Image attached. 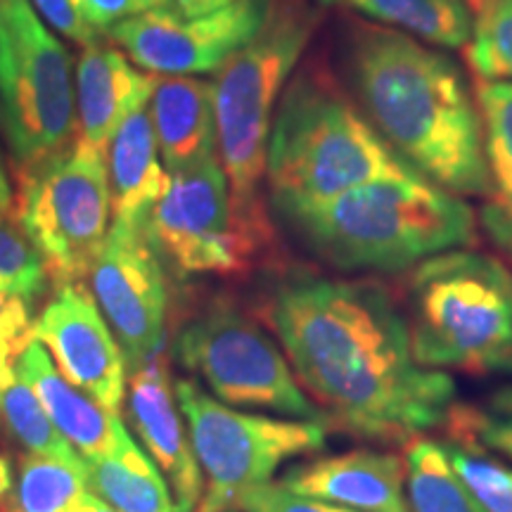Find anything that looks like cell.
Instances as JSON below:
<instances>
[{
  "mask_svg": "<svg viewBox=\"0 0 512 512\" xmlns=\"http://www.w3.org/2000/svg\"><path fill=\"white\" fill-rule=\"evenodd\" d=\"M15 370L34 389L57 432L81 453V458H98L119 444L126 430L117 415L107 413L98 401L81 392L53 366L48 349L31 337L15 358Z\"/></svg>",
  "mask_w": 512,
  "mask_h": 512,
  "instance_id": "ac0fdd59",
  "label": "cell"
},
{
  "mask_svg": "<svg viewBox=\"0 0 512 512\" xmlns=\"http://www.w3.org/2000/svg\"><path fill=\"white\" fill-rule=\"evenodd\" d=\"M0 117L24 169L72 140V60L29 0H0Z\"/></svg>",
  "mask_w": 512,
  "mask_h": 512,
  "instance_id": "ba28073f",
  "label": "cell"
},
{
  "mask_svg": "<svg viewBox=\"0 0 512 512\" xmlns=\"http://www.w3.org/2000/svg\"><path fill=\"white\" fill-rule=\"evenodd\" d=\"M150 121L157 150L169 171L216 155L214 86L192 76L155 74Z\"/></svg>",
  "mask_w": 512,
  "mask_h": 512,
  "instance_id": "d6986e66",
  "label": "cell"
},
{
  "mask_svg": "<svg viewBox=\"0 0 512 512\" xmlns=\"http://www.w3.org/2000/svg\"><path fill=\"white\" fill-rule=\"evenodd\" d=\"M107 152L74 140L29 166L19 197L24 230L46 259L57 285L81 283L110 233Z\"/></svg>",
  "mask_w": 512,
  "mask_h": 512,
  "instance_id": "9c48e42d",
  "label": "cell"
},
{
  "mask_svg": "<svg viewBox=\"0 0 512 512\" xmlns=\"http://www.w3.org/2000/svg\"><path fill=\"white\" fill-rule=\"evenodd\" d=\"M361 12L384 27L441 48H463L470 41L465 0H320Z\"/></svg>",
  "mask_w": 512,
  "mask_h": 512,
  "instance_id": "603a6c76",
  "label": "cell"
},
{
  "mask_svg": "<svg viewBox=\"0 0 512 512\" xmlns=\"http://www.w3.org/2000/svg\"><path fill=\"white\" fill-rule=\"evenodd\" d=\"M467 60L484 81H512V0H467Z\"/></svg>",
  "mask_w": 512,
  "mask_h": 512,
  "instance_id": "4316f807",
  "label": "cell"
},
{
  "mask_svg": "<svg viewBox=\"0 0 512 512\" xmlns=\"http://www.w3.org/2000/svg\"><path fill=\"white\" fill-rule=\"evenodd\" d=\"M128 384L131 427L169 484L176 512H195L204 494V477L192 453L176 392H171L164 351L145 366L131 370Z\"/></svg>",
  "mask_w": 512,
  "mask_h": 512,
  "instance_id": "9a60e30c",
  "label": "cell"
},
{
  "mask_svg": "<svg viewBox=\"0 0 512 512\" xmlns=\"http://www.w3.org/2000/svg\"><path fill=\"white\" fill-rule=\"evenodd\" d=\"M86 486L117 512H176L169 484L124 430L119 444L98 458H83Z\"/></svg>",
  "mask_w": 512,
  "mask_h": 512,
  "instance_id": "7402d4cb",
  "label": "cell"
},
{
  "mask_svg": "<svg viewBox=\"0 0 512 512\" xmlns=\"http://www.w3.org/2000/svg\"><path fill=\"white\" fill-rule=\"evenodd\" d=\"M458 475L465 479L489 512H512V467L484 458L477 451L460 446H444Z\"/></svg>",
  "mask_w": 512,
  "mask_h": 512,
  "instance_id": "f1b7e54d",
  "label": "cell"
},
{
  "mask_svg": "<svg viewBox=\"0 0 512 512\" xmlns=\"http://www.w3.org/2000/svg\"><path fill=\"white\" fill-rule=\"evenodd\" d=\"M271 10L273 0H233L202 17L150 10L114 24L110 36L152 74H209L259 34Z\"/></svg>",
  "mask_w": 512,
  "mask_h": 512,
  "instance_id": "4fadbf2b",
  "label": "cell"
},
{
  "mask_svg": "<svg viewBox=\"0 0 512 512\" xmlns=\"http://www.w3.org/2000/svg\"><path fill=\"white\" fill-rule=\"evenodd\" d=\"M50 280L46 259L17 216L0 223V292L31 306Z\"/></svg>",
  "mask_w": 512,
  "mask_h": 512,
  "instance_id": "83f0119b",
  "label": "cell"
},
{
  "mask_svg": "<svg viewBox=\"0 0 512 512\" xmlns=\"http://www.w3.org/2000/svg\"><path fill=\"white\" fill-rule=\"evenodd\" d=\"M477 107L489 174L479 216L489 238L512 256V81H479Z\"/></svg>",
  "mask_w": 512,
  "mask_h": 512,
  "instance_id": "44dd1931",
  "label": "cell"
},
{
  "mask_svg": "<svg viewBox=\"0 0 512 512\" xmlns=\"http://www.w3.org/2000/svg\"><path fill=\"white\" fill-rule=\"evenodd\" d=\"M174 392L188 425L192 453L207 479V491L195 512L235 510L245 491L273 482L280 465L320 451L328 439L323 422L238 411L188 377L176 382Z\"/></svg>",
  "mask_w": 512,
  "mask_h": 512,
  "instance_id": "52a82bcc",
  "label": "cell"
},
{
  "mask_svg": "<svg viewBox=\"0 0 512 512\" xmlns=\"http://www.w3.org/2000/svg\"><path fill=\"white\" fill-rule=\"evenodd\" d=\"M406 320L422 368L512 373V273L494 256L451 249L422 261Z\"/></svg>",
  "mask_w": 512,
  "mask_h": 512,
  "instance_id": "5b68a950",
  "label": "cell"
},
{
  "mask_svg": "<svg viewBox=\"0 0 512 512\" xmlns=\"http://www.w3.org/2000/svg\"><path fill=\"white\" fill-rule=\"evenodd\" d=\"M446 422L453 437L467 441L465 451H494L512 460V415L453 406Z\"/></svg>",
  "mask_w": 512,
  "mask_h": 512,
  "instance_id": "f546056e",
  "label": "cell"
},
{
  "mask_svg": "<svg viewBox=\"0 0 512 512\" xmlns=\"http://www.w3.org/2000/svg\"><path fill=\"white\" fill-rule=\"evenodd\" d=\"M145 233L159 259L181 275L240 273L264 242L235 211L219 155L169 171Z\"/></svg>",
  "mask_w": 512,
  "mask_h": 512,
  "instance_id": "8fae6325",
  "label": "cell"
},
{
  "mask_svg": "<svg viewBox=\"0 0 512 512\" xmlns=\"http://www.w3.org/2000/svg\"><path fill=\"white\" fill-rule=\"evenodd\" d=\"M268 318L297 380L337 430L411 444L456 406V382L415 361L408 320L380 285L297 275L273 292Z\"/></svg>",
  "mask_w": 512,
  "mask_h": 512,
  "instance_id": "6da1fadb",
  "label": "cell"
},
{
  "mask_svg": "<svg viewBox=\"0 0 512 512\" xmlns=\"http://www.w3.org/2000/svg\"><path fill=\"white\" fill-rule=\"evenodd\" d=\"M406 496L411 512H489L458 475L446 448L420 437L406 448Z\"/></svg>",
  "mask_w": 512,
  "mask_h": 512,
  "instance_id": "cb8c5ba5",
  "label": "cell"
},
{
  "mask_svg": "<svg viewBox=\"0 0 512 512\" xmlns=\"http://www.w3.org/2000/svg\"><path fill=\"white\" fill-rule=\"evenodd\" d=\"M313 15L304 8H273L266 24L247 46L233 53L216 72L214 117L216 150L226 171L238 216L266 235L259 188L266 176V147L278 95L297 67L313 31Z\"/></svg>",
  "mask_w": 512,
  "mask_h": 512,
  "instance_id": "8992f818",
  "label": "cell"
},
{
  "mask_svg": "<svg viewBox=\"0 0 512 512\" xmlns=\"http://www.w3.org/2000/svg\"><path fill=\"white\" fill-rule=\"evenodd\" d=\"M12 204H15V200H12V188H10V181L8 176H5L3 166H0V223L8 221L12 214Z\"/></svg>",
  "mask_w": 512,
  "mask_h": 512,
  "instance_id": "d590c367",
  "label": "cell"
},
{
  "mask_svg": "<svg viewBox=\"0 0 512 512\" xmlns=\"http://www.w3.org/2000/svg\"><path fill=\"white\" fill-rule=\"evenodd\" d=\"M107 176L114 221L145 226L166 185L155 128L145 110L133 112L107 145Z\"/></svg>",
  "mask_w": 512,
  "mask_h": 512,
  "instance_id": "ffe728a7",
  "label": "cell"
},
{
  "mask_svg": "<svg viewBox=\"0 0 512 512\" xmlns=\"http://www.w3.org/2000/svg\"><path fill=\"white\" fill-rule=\"evenodd\" d=\"M86 22L102 34L124 19L145 15L150 10L176 8L174 0H76Z\"/></svg>",
  "mask_w": 512,
  "mask_h": 512,
  "instance_id": "1f68e13d",
  "label": "cell"
},
{
  "mask_svg": "<svg viewBox=\"0 0 512 512\" xmlns=\"http://www.w3.org/2000/svg\"><path fill=\"white\" fill-rule=\"evenodd\" d=\"M91 290L107 325L136 370L164 351L166 278L145 226L114 221L91 266Z\"/></svg>",
  "mask_w": 512,
  "mask_h": 512,
  "instance_id": "7c38bea8",
  "label": "cell"
},
{
  "mask_svg": "<svg viewBox=\"0 0 512 512\" xmlns=\"http://www.w3.org/2000/svg\"><path fill=\"white\" fill-rule=\"evenodd\" d=\"M12 486V477H10V467L8 463H5L3 458H0V498H3L5 494L10 491Z\"/></svg>",
  "mask_w": 512,
  "mask_h": 512,
  "instance_id": "74e56055",
  "label": "cell"
},
{
  "mask_svg": "<svg viewBox=\"0 0 512 512\" xmlns=\"http://www.w3.org/2000/svg\"><path fill=\"white\" fill-rule=\"evenodd\" d=\"M34 337L60 373L117 415L126 389V358L95 299L79 283L64 285L34 320Z\"/></svg>",
  "mask_w": 512,
  "mask_h": 512,
  "instance_id": "5bb4252c",
  "label": "cell"
},
{
  "mask_svg": "<svg viewBox=\"0 0 512 512\" xmlns=\"http://www.w3.org/2000/svg\"><path fill=\"white\" fill-rule=\"evenodd\" d=\"M29 3L34 5L38 15L46 19L50 27L67 36L69 41L79 43L83 48L98 43L100 34L86 22L76 0H29Z\"/></svg>",
  "mask_w": 512,
  "mask_h": 512,
  "instance_id": "d6a6232c",
  "label": "cell"
},
{
  "mask_svg": "<svg viewBox=\"0 0 512 512\" xmlns=\"http://www.w3.org/2000/svg\"><path fill=\"white\" fill-rule=\"evenodd\" d=\"M226 512H238V510H226Z\"/></svg>",
  "mask_w": 512,
  "mask_h": 512,
  "instance_id": "ab89813d",
  "label": "cell"
},
{
  "mask_svg": "<svg viewBox=\"0 0 512 512\" xmlns=\"http://www.w3.org/2000/svg\"><path fill=\"white\" fill-rule=\"evenodd\" d=\"M76 512H117V510L110 508L105 501H100L98 496L86 494L83 496V501L79 503V508H76Z\"/></svg>",
  "mask_w": 512,
  "mask_h": 512,
  "instance_id": "8d00e7d4",
  "label": "cell"
},
{
  "mask_svg": "<svg viewBox=\"0 0 512 512\" xmlns=\"http://www.w3.org/2000/svg\"><path fill=\"white\" fill-rule=\"evenodd\" d=\"M174 356L226 406L325 422V413L304 392L287 356L235 306L216 304L192 318L178 332Z\"/></svg>",
  "mask_w": 512,
  "mask_h": 512,
  "instance_id": "30bf717a",
  "label": "cell"
},
{
  "mask_svg": "<svg viewBox=\"0 0 512 512\" xmlns=\"http://www.w3.org/2000/svg\"><path fill=\"white\" fill-rule=\"evenodd\" d=\"M155 88V74H143L119 50L100 46L83 48L76 69V140L107 152V145L126 117L143 110Z\"/></svg>",
  "mask_w": 512,
  "mask_h": 512,
  "instance_id": "e0dca14e",
  "label": "cell"
},
{
  "mask_svg": "<svg viewBox=\"0 0 512 512\" xmlns=\"http://www.w3.org/2000/svg\"><path fill=\"white\" fill-rule=\"evenodd\" d=\"M294 494L320 498L358 512H411L406 460L394 453L358 451L294 465L280 482Z\"/></svg>",
  "mask_w": 512,
  "mask_h": 512,
  "instance_id": "2e32d148",
  "label": "cell"
},
{
  "mask_svg": "<svg viewBox=\"0 0 512 512\" xmlns=\"http://www.w3.org/2000/svg\"><path fill=\"white\" fill-rule=\"evenodd\" d=\"M351 79L366 119L420 176L453 195L484 197L482 117L451 57L394 29H361Z\"/></svg>",
  "mask_w": 512,
  "mask_h": 512,
  "instance_id": "7a4b0ae2",
  "label": "cell"
},
{
  "mask_svg": "<svg viewBox=\"0 0 512 512\" xmlns=\"http://www.w3.org/2000/svg\"><path fill=\"white\" fill-rule=\"evenodd\" d=\"M233 3V0H174L176 10L183 12L185 17H202L209 15V12H216L226 5Z\"/></svg>",
  "mask_w": 512,
  "mask_h": 512,
  "instance_id": "836d02e7",
  "label": "cell"
},
{
  "mask_svg": "<svg viewBox=\"0 0 512 512\" xmlns=\"http://www.w3.org/2000/svg\"><path fill=\"white\" fill-rule=\"evenodd\" d=\"M238 512H358L320 498L294 494L280 482H268L245 491L235 503Z\"/></svg>",
  "mask_w": 512,
  "mask_h": 512,
  "instance_id": "4dcf8cb0",
  "label": "cell"
},
{
  "mask_svg": "<svg viewBox=\"0 0 512 512\" xmlns=\"http://www.w3.org/2000/svg\"><path fill=\"white\" fill-rule=\"evenodd\" d=\"M0 415L19 444L29 453L62 460L67 465L83 467L81 456L50 422L46 408L38 401L34 389L17 375L15 363L0 361Z\"/></svg>",
  "mask_w": 512,
  "mask_h": 512,
  "instance_id": "d4e9b609",
  "label": "cell"
},
{
  "mask_svg": "<svg viewBox=\"0 0 512 512\" xmlns=\"http://www.w3.org/2000/svg\"><path fill=\"white\" fill-rule=\"evenodd\" d=\"M86 494V465H67L38 453H29L19 463V512H76Z\"/></svg>",
  "mask_w": 512,
  "mask_h": 512,
  "instance_id": "484cf974",
  "label": "cell"
},
{
  "mask_svg": "<svg viewBox=\"0 0 512 512\" xmlns=\"http://www.w3.org/2000/svg\"><path fill=\"white\" fill-rule=\"evenodd\" d=\"M342 271L396 273L475 242V214L425 176L384 178L287 216Z\"/></svg>",
  "mask_w": 512,
  "mask_h": 512,
  "instance_id": "3957f363",
  "label": "cell"
},
{
  "mask_svg": "<svg viewBox=\"0 0 512 512\" xmlns=\"http://www.w3.org/2000/svg\"><path fill=\"white\" fill-rule=\"evenodd\" d=\"M486 411L498 413V415H512V384L501 387L498 392L489 396V408Z\"/></svg>",
  "mask_w": 512,
  "mask_h": 512,
  "instance_id": "e575fe53",
  "label": "cell"
},
{
  "mask_svg": "<svg viewBox=\"0 0 512 512\" xmlns=\"http://www.w3.org/2000/svg\"><path fill=\"white\" fill-rule=\"evenodd\" d=\"M413 176L420 174L318 76L297 79L280 100L266 147V181L285 219L358 185Z\"/></svg>",
  "mask_w": 512,
  "mask_h": 512,
  "instance_id": "277c9868",
  "label": "cell"
},
{
  "mask_svg": "<svg viewBox=\"0 0 512 512\" xmlns=\"http://www.w3.org/2000/svg\"><path fill=\"white\" fill-rule=\"evenodd\" d=\"M8 302H10V297H8V294H3V292H0V309H3V306L8 304Z\"/></svg>",
  "mask_w": 512,
  "mask_h": 512,
  "instance_id": "f35d334b",
  "label": "cell"
}]
</instances>
